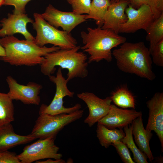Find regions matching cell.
Masks as SVG:
<instances>
[{"instance_id": "cell-23", "label": "cell", "mask_w": 163, "mask_h": 163, "mask_svg": "<svg viewBox=\"0 0 163 163\" xmlns=\"http://www.w3.org/2000/svg\"><path fill=\"white\" fill-rule=\"evenodd\" d=\"M13 100L7 93L0 92V126L14 121Z\"/></svg>"}, {"instance_id": "cell-20", "label": "cell", "mask_w": 163, "mask_h": 163, "mask_svg": "<svg viewBox=\"0 0 163 163\" xmlns=\"http://www.w3.org/2000/svg\"><path fill=\"white\" fill-rule=\"evenodd\" d=\"M116 106L121 108L135 109L136 102L135 96L126 86L118 88L113 92L110 96Z\"/></svg>"}, {"instance_id": "cell-8", "label": "cell", "mask_w": 163, "mask_h": 163, "mask_svg": "<svg viewBox=\"0 0 163 163\" xmlns=\"http://www.w3.org/2000/svg\"><path fill=\"white\" fill-rule=\"evenodd\" d=\"M55 138L39 139L26 146L17 157L21 163H31L41 159H60L62 155L58 153L59 148L54 142Z\"/></svg>"}, {"instance_id": "cell-32", "label": "cell", "mask_w": 163, "mask_h": 163, "mask_svg": "<svg viewBox=\"0 0 163 163\" xmlns=\"http://www.w3.org/2000/svg\"><path fill=\"white\" fill-rule=\"evenodd\" d=\"M5 55V51L4 47L0 44V57L4 56Z\"/></svg>"}, {"instance_id": "cell-25", "label": "cell", "mask_w": 163, "mask_h": 163, "mask_svg": "<svg viewBox=\"0 0 163 163\" xmlns=\"http://www.w3.org/2000/svg\"><path fill=\"white\" fill-rule=\"evenodd\" d=\"M129 4L135 9L145 5L150 8L154 19L159 17L163 14V0H126Z\"/></svg>"}, {"instance_id": "cell-21", "label": "cell", "mask_w": 163, "mask_h": 163, "mask_svg": "<svg viewBox=\"0 0 163 163\" xmlns=\"http://www.w3.org/2000/svg\"><path fill=\"white\" fill-rule=\"evenodd\" d=\"M110 3V0H92L89 12L86 15V19L94 20L97 27H101L104 23V16Z\"/></svg>"}, {"instance_id": "cell-16", "label": "cell", "mask_w": 163, "mask_h": 163, "mask_svg": "<svg viewBox=\"0 0 163 163\" xmlns=\"http://www.w3.org/2000/svg\"><path fill=\"white\" fill-rule=\"evenodd\" d=\"M128 5L129 3L126 0H120L117 2L111 1L101 28L110 29L118 34L121 26L127 20L125 10Z\"/></svg>"}, {"instance_id": "cell-31", "label": "cell", "mask_w": 163, "mask_h": 163, "mask_svg": "<svg viewBox=\"0 0 163 163\" xmlns=\"http://www.w3.org/2000/svg\"><path fill=\"white\" fill-rule=\"evenodd\" d=\"M53 158H48L45 161H36L35 162L37 163H65V161L62 159H56Z\"/></svg>"}, {"instance_id": "cell-7", "label": "cell", "mask_w": 163, "mask_h": 163, "mask_svg": "<svg viewBox=\"0 0 163 163\" xmlns=\"http://www.w3.org/2000/svg\"><path fill=\"white\" fill-rule=\"evenodd\" d=\"M62 69L61 68H59L56 76L51 75L48 76L50 81L56 85V91L53 99L49 105L41 104L39 109V114L56 115L70 113L81 108V105L79 103L69 107L64 106V98L66 96L73 97L74 93L68 89L67 84L69 82L63 76Z\"/></svg>"}, {"instance_id": "cell-17", "label": "cell", "mask_w": 163, "mask_h": 163, "mask_svg": "<svg viewBox=\"0 0 163 163\" xmlns=\"http://www.w3.org/2000/svg\"><path fill=\"white\" fill-rule=\"evenodd\" d=\"M31 134L21 135L16 134L11 123L0 126V151L8 150L36 139Z\"/></svg>"}, {"instance_id": "cell-34", "label": "cell", "mask_w": 163, "mask_h": 163, "mask_svg": "<svg viewBox=\"0 0 163 163\" xmlns=\"http://www.w3.org/2000/svg\"><path fill=\"white\" fill-rule=\"evenodd\" d=\"M120 0H111V2H117L120 1Z\"/></svg>"}, {"instance_id": "cell-14", "label": "cell", "mask_w": 163, "mask_h": 163, "mask_svg": "<svg viewBox=\"0 0 163 163\" xmlns=\"http://www.w3.org/2000/svg\"><path fill=\"white\" fill-rule=\"evenodd\" d=\"M141 115V112L135 109L119 108L111 104L107 113L97 123L110 129H122L131 124L135 119Z\"/></svg>"}, {"instance_id": "cell-2", "label": "cell", "mask_w": 163, "mask_h": 163, "mask_svg": "<svg viewBox=\"0 0 163 163\" xmlns=\"http://www.w3.org/2000/svg\"><path fill=\"white\" fill-rule=\"evenodd\" d=\"M0 44L5 51L1 61L15 66H33L40 65L47 53L60 48L54 46L50 47L40 46L34 41L20 40L13 35L0 39Z\"/></svg>"}, {"instance_id": "cell-1", "label": "cell", "mask_w": 163, "mask_h": 163, "mask_svg": "<svg viewBox=\"0 0 163 163\" xmlns=\"http://www.w3.org/2000/svg\"><path fill=\"white\" fill-rule=\"evenodd\" d=\"M117 65L121 71L133 74L149 81L156 76L152 70L150 52L143 42H125L112 53Z\"/></svg>"}, {"instance_id": "cell-26", "label": "cell", "mask_w": 163, "mask_h": 163, "mask_svg": "<svg viewBox=\"0 0 163 163\" xmlns=\"http://www.w3.org/2000/svg\"><path fill=\"white\" fill-rule=\"evenodd\" d=\"M71 5L74 13L80 14H88L91 3V0H66Z\"/></svg>"}, {"instance_id": "cell-13", "label": "cell", "mask_w": 163, "mask_h": 163, "mask_svg": "<svg viewBox=\"0 0 163 163\" xmlns=\"http://www.w3.org/2000/svg\"><path fill=\"white\" fill-rule=\"evenodd\" d=\"M149 110V117L145 129L153 131L161 143L163 152V93L158 92L146 102Z\"/></svg>"}, {"instance_id": "cell-3", "label": "cell", "mask_w": 163, "mask_h": 163, "mask_svg": "<svg viewBox=\"0 0 163 163\" xmlns=\"http://www.w3.org/2000/svg\"><path fill=\"white\" fill-rule=\"evenodd\" d=\"M80 47L77 46L70 49H60L46 54L40 64L41 72L49 76L54 73L58 66L68 70V82L75 78L86 77L88 74V58L84 52L79 51Z\"/></svg>"}, {"instance_id": "cell-22", "label": "cell", "mask_w": 163, "mask_h": 163, "mask_svg": "<svg viewBox=\"0 0 163 163\" xmlns=\"http://www.w3.org/2000/svg\"><path fill=\"white\" fill-rule=\"evenodd\" d=\"M145 31L146 40L149 43L150 52L158 43L163 40V14L154 19Z\"/></svg>"}, {"instance_id": "cell-19", "label": "cell", "mask_w": 163, "mask_h": 163, "mask_svg": "<svg viewBox=\"0 0 163 163\" xmlns=\"http://www.w3.org/2000/svg\"><path fill=\"white\" fill-rule=\"evenodd\" d=\"M96 132L100 144L105 148H107L115 142L120 140L125 136L122 129H110L98 123Z\"/></svg>"}, {"instance_id": "cell-4", "label": "cell", "mask_w": 163, "mask_h": 163, "mask_svg": "<svg viewBox=\"0 0 163 163\" xmlns=\"http://www.w3.org/2000/svg\"><path fill=\"white\" fill-rule=\"evenodd\" d=\"M87 32H81L84 45L80 47L89 55L88 62H99L104 60L108 62L112 59V49L126 42V37L119 35L113 30L101 27H88Z\"/></svg>"}, {"instance_id": "cell-24", "label": "cell", "mask_w": 163, "mask_h": 163, "mask_svg": "<svg viewBox=\"0 0 163 163\" xmlns=\"http://www.w3.org/2000/svg\"><path fill=\"white\" fill-rule=\"evenodd\" d=\"M125 136L120 140L129 148L133 155L134 161L137 163H148L147 156L138 148L133 138L131 124L125 127Z\"/></svg>"}, {"instance_id": "cell-29", "label": "cell", "mask_w": 163, "mask_h": 163, "mask_svg": "<svg viewBox=\"0 0 163 163\" xmlns=\"http://www.w3.org/2000/svg\"><path fill=\"white\" fill-rule=\"evenodd\" d=\"M31 0H5L3 4L5 5H12L14 9L13 13L16 14L25 13V6L28 2Z\"/></svg>"}, {"instance_id": "cell-11", "label": "cell", "mask_w": 163, "mask_h": 163, "mask_svg": "<svg viewBox=\"0 0 163 163\" xmlns=\"http://www.w3.org/2000/svg\"><path fill=\"white\" fill-rule=\"evenodd\" d=\"M127 20L120 27L119 33H131L143 29L145 30L154 20L150 7L143 5L135 9L129 5L125 10Z\"/></svg>"}, {"instance_id": "cell-15", "label": "cell", "mask_w": 163, "mask_h": 163, "mask_svg": "<svg viewBox=\"0 0 163 163\" xmlns=\"http://www.w3.org/2000/svg\"><path fill=\"white\" fill-rule=\"evenodd\" d=\"M34 22V20L25 13H8L7 18H3L0 21L2 28L0 29V37H4L20 33L24 37L26 40L34 41L35 38L28 31L26 27L28 23L32 24Z\"/></svg>"}, {"instance_id": "cell-5", "label": "cell", "mask_w": 163, "mask_h": 163, "mask_svg": "<svg viewBox=\"0 0 163 163\" xmlns=\"http://www.w3.org/2000/svg\"><path fill=\"white\" fill-rule=\"evenodd\" d=\"M34 21L32 23L33 27L37 32L34 42L43 47L51 44L59 47L61 49H72L77 46V40L70 33L59 30L49 24L42 16L41 14H33Z\"/></svg>"}, {"instance_id": "cell-28", "label": "cell", "mask_w": 163, "mask_h": 163, "mask_svg": "<svg viewBox=\"0 0 163 163\" xmlns=\"http://www.w3.org/2000/svg\"><path fill=\"white\" fill-rule=\"evenodd\" d=\"M152 62L156 65L163 67V40L158 43L150 52Z\"/></svg>"}, {"instance_id": "cell-10", "label": "cell", "mask_w": 163, "mask_h": 163, "mask_svg": "<svg viewBox=\"0 0 163 163\" xmlns=\"http://www.w3.org/2000/svg\"><path fill=\"white\" fill-rule=\"evenodd\" d=\"M6 81L9 88L7 94L13 101H20L26 104H39V94L43 88L41 85L30 82L26 85H22L11 76L7 77Z\"/></svg>"}, {"instance_id": "cell-33", "label": "cell", "mask_w": 163, "mask_h": 163, "mask_svg": "<svg viewBox=\"0 0 163 163\" xmlns=\"http://www.w3.org/2000/svg\"><path fill=\"white\" fill-rule=\"evenodd\" d=\"M5 0H0V7L3 4Z\"/></svg>"}, {"instance_id": "cell-18", "label": "cell", "mask_w": 163, "mask_h": 163, "mask_svg": "<svg viewBox=\"0 0 163 163\" xmlns=\"http://www.w3.org/2000/svg\"><path fill=\"white\" fill-rule=\"evenodd\" d=\"M131 124L132 134L138 148L146 155L150 161H152L154 158L149 143L153 134L152 131L144 128L142 115L135 119Z\"/></svg>"}, {"instance_id": "cell-12", "label": "cell", "mask_w": 163, "mask_h": 163, "mask_svg": "<svg viewBox=\"0 0 163 163\" xmlns=\"http://www.w3.org/2000/svg\"><path fill=\"white\" fill-rule=\"evenodd\" d=\"M77 96L85 103L88 108L89 115L84 122L89 127H92L107 113L112 102L110 96L101 99L90 92L78 93Z\"/></svg>"}, {"instance_id": "cell-6", "label": "cell", "mask_w": 163, "mask_h": 163, "mask_svg": "<svg viewBox=\"0 0 163 163\" xmlns=\"http://www.w3.org/2000/svg\"><path fill=\"white\" fill-rule=\"evenodd\" d=\"M84 112L79 110L70 113L39 114L30 134L36 139L55 138L65 126L81 118Z\"/></svg>"}, {"instance_id": "cell-27", "label": "cell", "mask_w": 163, "mask_h": 163, "mask_svg": "<svg viewBox=\"0 0 163 163\" xmlns=\"http://www.w3.org/2000/svg\"><path fill=\"white\" fill-rule=\"evenodd\" d=\"M111 145L115 148L123 162L124 163H135L131 158L128 147L121 140L115 142Z\"/></svg>"}, {"instance_id": "cell-30", "label": "cell", "mask_w": 163, "mask_h": 163, "mask_svg": "<svg viewBox=\"0 0 163 163\" xmlns=\"http://www.w3.org/2000/svg\"><path fill=\"white\" fill-rule=\"evenodd\" d=\"M0 163H21V162L16 153L7 150L0 151Z\"/></svg>"}, {"instance_id": "cell-9", "label": "cell", "mask_w": 163, "mask_h": 163, "mask_svg": "<svg viewBox=\"0 0 163 163\" xmlns=\"http://www.w3.org/2000/svg\"><path fill=\"white\" fill-rule=\"evenodd\" d=\"M41 14L52 26L56 28L61 27L63 30L69 33L78 25L86 20V14L62 11L50 4L47 7L44 12Z\"/></svg>"}]
</instances>
